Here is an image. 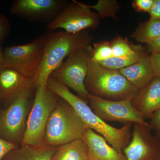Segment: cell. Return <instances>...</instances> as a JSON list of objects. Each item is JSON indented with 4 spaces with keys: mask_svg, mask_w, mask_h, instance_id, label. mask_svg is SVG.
<instances>
[{
    "mask_svg": "<svg viewBox=\"0 0 160 160\" xmlns=\"http://www.w3.org/2000/svg\"><path fill=\"white\" fill-rule=\"evenodd\" d=\"M149 124L152 130L154 132V135L160 139V108L155 112L149 118Z\"/></svg>",
    "mask_w": 160,
    "mask_h": 160,
    "instance_id": "26",
    "label": "cell"
},
{
    "mask_svg": "<svg viewBox=\"0 0 160 160\" xmlns=\"http://www.w3.org/2000/svg\"><path fill=\"white\" fill-rule=\"evenodd\" d=\"M0 102H1V100H0ZM1 110V106H0V110Z\"/></svg>",
    "mask_w": 160,
    "mask_h": 160,
    "instance_id": "32",
    "label": "cell"
},
{
    "mask_svg": "<svg viewBox=\"0 0 160 160\" xmlns=\"http://www.w3.org/2000/svg\"><path fill=\"white\" fill-rule=\"evenodd\" d=\"M32 80L16 70L6 68L0 72V100L7 106L26 92L34 89Z\"/></svg>",
    "mask_w": 160,
    "mask_h": 160,
    "instance_id": "13",
    "label": "cell"
},
{
    "mask_svg": "<svg viewBox=\"0 0 160 160\" xmlns=\"http://www.w3.org/2000/svg\"><path fill=\"white\" fill-rule=\"evenodd\" d=\"M84 84L89 94L111 101L132 98L138 91L118 70L106 69L90 58Z\"/></svg>",
    "mask_w": 160,
    "mask_h": 160,
    "instance_id": "3",
    "label": "cell"
},
{
    "mask_svg": "<svg viewBox=\"0 0 160 160\" xmlns=\"http://www.w3.org/2000/svg\"><path fill=\"white\" fill-rule=\"evenodd\" d=\"M59 98V97L50 90L47 84L37 87L32 107L27 118L25 135L20 146H44L46 125Z\"/></svg>",
    "mask_w": 160,
    "mask_h": 160,
    "instance_id": "5",
    "label": "cell"
},
{
    "mask_svg": "<svg viewBox=\"0 0 160 160\" xmlns=\"http://www.w3.org/2000/svg\"><path fill=\"white\" fill-rule=\"evenodd\" d=\"M47 86L59 97L70 104L81 118L86 128H89L101 135L118 152L123 154V151L131 139V126L132 123L125 124L121 128L110 126L98 116L87 101L75 95L67 86L59 83L49 77Z\"/></svg>",
    "mask_w": 160,
    "mask_h": 160,
    "instance_id": "1",
    "label": "cell"
},
{
    "mask_svg": "<svg viewBox=\"0 0 160 160\" xmlns=\"http://www.w3.org/2000/svg\"><path fill=\"white\" fill-rule=\"evenodd\" d=\"M88 6L90 9L98 12L99 18H111L115 20L117 19V14L121 8L120 4L115 0H99L95 5Z\"/></svg>",
    "mask_w": 160,
    "mask_h": 160,
    "instance_id": "22",
    "label": "cell"
},
{
    "mask_svg": "<svg viewBox=\"0 0 160 160\" xmlns=\"http://www.w3.org/2000/svg\"><path fill=\"white\" fill-rule=\"evenodd\" d=\"M149 13L150 16L149 19L160 20V0H154Z\"/></svg>",
    "mask_w": 160,
    "mask_h": 160,
    "instance_id": "29",
    "label": "cell"
},
{
    "mask_svg": "<svg viewBox=\"0 0 160 160\" xmlns=\"http://www.w3.org/2000/svg\"><path fill=\"white\" fill-rule=\"evenodd\" d=\"M18 147V145L9 142L0 138V160H2L7 153Z\"/></svg>",
    "mask_w": 160,
    "mask_h": 160,
    "instance_id": "27",
    "label": "cell"
},
{
    "mask_svg": "<svg viewBox=\"0 0 160 160\" xmlns=\"http://www.w3.org/2000/svg\"><path fill=\"white\" fill-rule=\"evenodd\" d=\"M146 56L144 48L130 55L122 57H111L98 64L106 69L118 70L134 64Z\"/></svg>",
    "mask_w": 160,
    "mask_h": 160,
    "instance_id": "20",
    "label": "cell"
},
{
    "mask_svg": "<svg viewBox=\"0 0 160 160\" xmlns=\"http://www.w3.org/2000/svg\"><path fill=\"white\" fill-rule=\"evenodd\" d=\"M58 147L24 145L12 150L5 156V160H51Z\"/></svg>",
    "mask_w": 160,
    "mask_h": 160,
    "instance_id": "17",
    "label": "cell"
},
{
    "mask_svg": "<svg viewBox=\"0 0 160 160\" xmlns=\"http://www.w3.org/2000/svg\"><path fill=\"white\" fill-rule=\"evenodd\" d=\"M147 45L151 53H160V35Z\"/></svg>",
    "mask_w": 160,
    "mask_h": 160,
    "instance_id": "30",
    "label": "cell"
},
{
    "mask_svg": "<svg viewBox=\"0 0 160 160\" xmlns=\"http://www.w3.org/2000/svg\"><path fill=\"white\" fill-rule=\"evenodd\" d=\"M111 42L112 57H122L133 54L137 52L144 49L141 45L135 46L129 42L127 39L117 36Z\"/></svg>",
    "mask_w": 160,
    "mask_h": 160,
    "instance_id": "21",
    "label": "cell"
},
{
    "mask_svg": "<svg viewBox=\"0 0 160 160\" xmlns=\"http://www.w3.org/2000/svg\"><path fill=\"white\" fill-rule=\"evenodd\" d=\"M159 160H160V159H159Z\"/></svg>",
    "mask_w": 160,
    "mask_h": 160,
    "instance_id": "33",
    "label": "cell"
},
{
    "mask_svg": "<svg viewBox=\"0 0 160 160\" xmlns=\"http://www.w3.org/2000/svg\"><path fill=\"white\" fill-rule=\"evenodd\" d=\"M92 41V36L88 30L77 33L61 31L45 33L42 65L33 80L35 88L47 84L51 73L72 52L78 49H91Z\"/></svg>",
    "mask_w": 160,
    "mask_h": 160,
    "instance_id": "2",
    "label": "cell"
},
{
    "mask_svg": "<svg viewBox=\"0 0 160 160\" xmlns=\"http://www.w3.org/2000/svg\"><path fill=\"white\" fill-rule=\"evenodd\" d=\"M68 4L63 0H16L10 12L31 21L49 23Z\"/></svg>",
    "mask_w": 160,
    "mask_h": 160,
    "instance_id": "12",
    "label": "cell"
},
{
    "mask_svg": "<svg viewBox=\"0 0 160 160\" xmlns=\"http://www.w3.org/2000/svg\"><path fill=\"white\" fill-rule=\"evenodd\" d=\"M32 92H26L0 110V138L21 145L22 142L30 109Z\"/></svg>",
    "mask_w": 160,
    "mask_h": 160,
    "instance_id": "8",
    "label": "cell"
},
{
    "mask_svg": "<svg viewBox=\"0 0 160 160\" xmlns=\"http://www.w3.org/2000/svg\"><path fill=\"white\" fill-rule=\"evenodd\" d=\"M51 160H89L86 142L82 138L59 146Z\"/></svg>",
    "mask_w": 160,
    "mask_h": 160,
    "instance_id": "18",
    "label": "cell"
},
{
    "mask_svg": "<svg viewBox=\"0 0 160 160\" xmlns=\"http://www.w3.org/2000/svg\"><path fill=\"white\" fill-rule=\"evenodd\" d=\"M92 48L80 49L72 52L64 62L50 76L59 83L75 92L80 98L88 102L89 93L85 86L88 64Z\"/></svg>",
    "mask_w": 160,
    "mask_h": 160,
    "instance_id": "7",
    "label": "cell"
},
{
    "mask_svg": "<svg viewBox=\"0 0 160 160\" xmlns=\"http://www.w3.org/2000/svg\"><path fill=\"white\" fill-rule=\"evenodd\" d=\"M82 138L88 147L89 160H126L124 154L118 152L92 129L86 128Z\"/></svg>",
    "mask_w": 160,
    "mask_h": 160,
    "instance_id": "15",
    "label": "cell"
},
{
    "mask_svg": "<svg viewBox=\"0 0 160 160\" xmlns=\"http://www.w3.org/2000/svg\"><path fill=\"white\" fill-rule=\"evenodd\" d=\"M132 99L111 101L89 94L88 101L94 113L104 122L139 123L150 127L132 106Z\"/></svg>",
    "mask_w": 160,
    "mask_h": 160,
    "instance_id": "10",
    "label": "cell"
},
{
    "mask_svg": "<svg viewBox=\"0 0 160 160\" xmlns=\"http://www.w3.org/2000/svg\"><path fill=\"white\" fill-rule=\"evenodd\" d=\"M132 104L143 118H150L160 108V78L155 77L149 84L138 90L132 99Z\"/></svg>",
    "mask_w": 160,
    "mask_h": 160,
    "instance_id": "14",
    "label": "cell"
},
{
    "mask_svg": "<svg viewBox=\"0 0 160 160\" xmlns=\"http://www.w3.org/2000/svg\"><path fill=\"white\" fill-rule=\"evenodd\" d=\"M5 68H6V60L4 54V49L0 45V72Z\"/></svg>",
    "mask_w": 160,
    "mask_h": 160,
    "instance_id": "31",
    "label": "cell"
},
{
    "mask_svg": "<svg viewBox=\"0 0 160 160\" xmlns=\"http://www.w3.org/2000/svg\"><path fill=\"white\" fill-rule=\"evenodd\" d=\"M153 2L154 0H134L132 5L137 11L149 13Z\"/></svg>",
    "mask_w": 160,
    "mask_h": 160,
    "instance_id": "25",
    "label": "cell"
},
{
    "mask_svg": "<svg viewBox=\"0 0 160 160\" xmlns=\"http://www.w3.org/2000/svg\"><path fill=\"white\" fill-rule=\"evenodd\" d=\"M10 32V26L7 18L0 14V45L9 35Z\"/></svg>",
    "mask_w": 160,
    "mask_h": 160,
    "instance_id": "24",
    "label": "cell"
},
{
    "mask_svg": "<svg viewBox=\"0 0 160 160\" xmlns=\"http://www.w3.org/2000/svg\"><path fill=\"white\" fill-rule=\"evenodd\" d=\"M118 71L138 90L149 84L155 77L147 56Z\"/></svg>",
    "mask_w": 160,
    "mask_h": 160,
    "instance_id": "16",
    "label": "cell"
},
{
    "mask_svg": "<svg viewBox=\"0 0 160 160\" xmlns=\"http://www.w3.org/2000/svg\"><path fill=\"white\" fill-rule=\"evenodd\" d=\"M133 124L131 139L123 151L126 160H159L160 139L149 126Z\"/></svg>",
    "mask_w": 160,
    "mask_h": 160,
    "instance_id": "11",
    "label": "cell"
},
{
    "mask_svg": "<svg viewBox=\"0 0 160 160\" xmlns=\"http://www.w3.org/2000/svg\"><path fill=\"white\" fill-rule=\"evenodd\" d=\"M86 129V126L73 107L59 97L46 125L44 145L59 147L82 138Z\"/></svg>",
    "mask_w": 160,
    "mask_h": 160,
    "instance_id": "4",
    "label": "cell"
},
{
    "mask_svg": "<svg viewBox=\"0 0 160 160\" xmlns=\"http://www.w3.org/2000/svg\"><path fill=\"white\" fill-rule=\"evenodd\" d=\"M112 57L111 42L102 41L93 44L92 51L91 61L99 63Z\"/></svg>",
    "mask_w": 160,
    "mask_h": 160,
    "instance_id": "23",
    "label": "cell"
},
{
    "mask_svg": "<svg viewBox=\"0 0 160 160\" xmlns=\"http://www.w3.org/2000/svg\"><path fill=\"white\" fill-rule=\"evenodd\" d=\"M45 38L43 34L27 44L5 48L6 68L14 69L33 81L42 65Z\"/></svg>",
    "mask_w": 160,
    "mask_h": 160,
    "instance_id": "6",
    "label": "cell"
},
{
    "mask_svg": "<svg viewBox=\"0 0 160 160\" xmlns=\"http://www.w3.org/2000/svg\"><path fill=\"white\" fill-rule=\"evenodd\" d=\"M99 23L97 13L92 11L88 5L73 0L67 4L53 21L48 23L47 29L53 31L62 29L68 33H77L96 29Z\"/></svg>",
    "mask_w": 160,
    "mask_h": 160,
    "instance_id": "9",
    "label": "cell"
},
{
    "mask_svg": "<svg viewBox=\"0 0 160 160\" xmlns=\"http://www.w3.org/2000/svg\"><path fill=\"white\" fill-rule=\"evenodd\" d=\"M160 35V20H150L141 23L131 37L141 43L148 44Z\"/></svg>",
    "mask_w": 160,
    "mask_h": 160,
    "instance_id": "19",
    "label": "cell"
},
{
    "mask_svg": "<svg viewBox=\"0 0 160 160\" xmlns=\"http://www.w3.org/2000/svg\"><path fill=\"white\" fill-rule=\"evenodd\" d=\"M149 58L154 76L160 78V53H151Z\"/></svg>",
    "mask_w": 160,
    "mask_h": 160,
    "instance_id": "28",
    "label": "cell"
},
{
    "mask_svg": "<svg viewBox=\"0 0 160 160\" xmlns=\"http://www.w3.org/2000/svg\"></svg>",
    "mask_w": 160,
    "mask_h": 160,
    "instance_id": "34",
    "label": "cell"
}]
</instances>
